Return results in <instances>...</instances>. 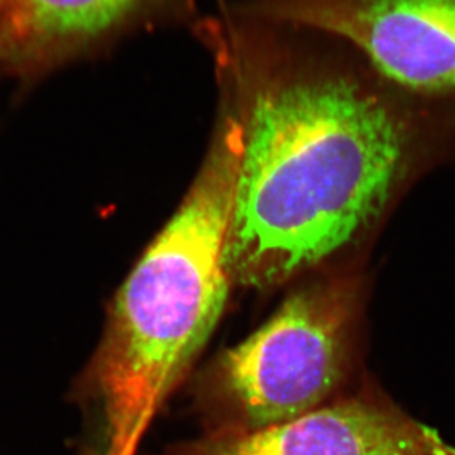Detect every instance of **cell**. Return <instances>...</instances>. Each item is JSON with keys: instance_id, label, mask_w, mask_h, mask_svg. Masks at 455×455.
<instances>
[{"instance_id": "cell-4", "label": "cell", "mask_w": 455, "mask_h": 455, "mask_svg": "<svg viewBox=\"0 0 455 455\" xmlns=\"http://www.w3.org/2000/svg\"><path fill=\"white\" fill-rule=\"evenodd\" d=\"M260 8L343 40L405 92L455 104V0H267Z\"/></svg>"}, {"instance_id": "cell-1", "label": "cell", "mask_w": 455, "mask_h": 455, "mask_svg": "<svg viewBox=\"0 0 455 455\" xmlns=\"http://www.w3.org/2000/svg\"><path fill=\"white\" fill-rule=\"evenodd\" d=\"M225 244L232 285L269 290L371 231L399 185L455 144V104L367 71L276 73L238 100Z\"/></svg>"}, {"instance_id": "cell-2", "label": "cell", "mask_w": 455, "mask_h": 455, "mask_svg": "<svg viewBox=\"0 0 455 455\" xmlns=\"http://www.w3.org/2000/svg\"><path fill=\"white\" fill-rule=\"evenodd\" d=\"M240 153L234 107L188 193L136 262L80 379L106 419L108 455H133L167 395L211 338L231 278L225 244Z\"/></svg>"}, {"instance_id": "cell-6", "label": "cell", "mask_w": 455, "mask_h": 455, "mask_svg": "<svg viewBox=\"0 0 455 455\" xmlns=\"http://www.w3.org/2000/svg\"><path fill=\"white\" fill-rule=\"evenodd\" d=\"M145 0H9L0 66L37 77L110 33Z\"/></svg>"}, {"instance_id": "cell-5", "label": "cell", "mask_w": 455, "mask_h": 455, "mask_svg": "<svg viewBox=\"0 0 455 455\" xmlns=\"http://www.w3.org/2000/svg\"><path fill=\"white\" fill-rule=\"evenodd\" d=\"M172 455H455V447L389 399L363 392L262 429L218 430Z\"/></svg>"}, {"instance_id": "cell-7", "label": "cell", "mask_w": 455, "mask_h": 455, "mask_svg": "<svg viewBox=\"0 0 455 455\" xmlns=\"http://www.w3.org/2000/svg\"><path fill=\"white\" fill-rule=\"evenodd\" d=\"M9 0H0V48H2V39H4V21H6V13H8Z\"/></svg>"}, {"instance_id": "cell-3", "label": "cell", "mask_w": 455, "mask_h": 455, "mask_svg": "<svg viewBox=\"0 0 455 455\" xmlns=\"http://www.w3.org/2000/svg\"><path fill=\"white\" fill-rule=\"evenodd\" d=\"M361 293L358 276L318 278L225 350L204 381L225 429H262L329 403L350 371Z\"/></svg>"}]
</instances>
